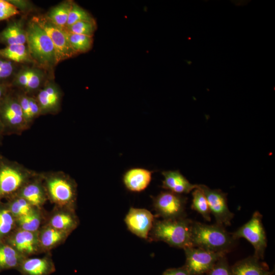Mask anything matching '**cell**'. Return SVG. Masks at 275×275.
<instances>
[{"mask_svg": "<svg viewBox=\"0 0 275 275\" xmlns=\"http://www.w3.org/2000/svg\"><path fill=\"white\" fill-rule=\"evenodd\" d=\"M237 240L223 225L217 223L207 225L198 222H192L191 246L227 254L235 246Z\"/></svg>", "mask_w": 275, "mask_h": 275, "instance_id": "cell-1", "label": "cell"}, {"mask_svg": "<svg viewBox=\"0 0 275 275\" xmlns=\"http://www.w3.org/2000/svg\"><path fill=\"white\" fill-rule=\"evenodd\" d=\"M192 222L186 217L154 221L148 239L150 241H162L171 246L183 249L191 246Z\"/></svg>", "mask_w": 275, "mask_h": 275, "instance_id": "cell-2", "label": "cell"}, {"mask_svg": "<svg viewBox=\"0 0 275 275\" xmlns=\"http://www.w3.org/2000/svg\"><path fill=\"white\" fill-rule=\"evenodd\" d=\"M36 173L2 155L0 158V201L16 195Z\"/></svg>", "mask_w": 275, "mask_h": 275, "instance_id": "cell-3", "label": "cell"}, {"mask_svg": "<svg viewBox=\"0 0 275 275\" xmlns=\"http://www.w3.org/2000/svg\"><path fill=\"white\" fill-rule=\"evenodd\" d=\"M26 31L28 48L31 58L44 66L56 64L54 45L46 32L31 20Z\"/></svg>", "mask_w": 275, "mask_h": 275, "instance_id": "cell-4", "label": "cell"}, {"mask_svg": "<svg viewBox=\"0 0 275 275\" xmlns=\"http://www.w3.org/2000/svg\"><path fill=\"white\" fill-rule=\"evenodd\" d=\"M44 179L46 194L54 203L72 206L76 196V185L69 176L61 172L40 174Z\"/></svg>", "mask_w": 275, "mask_h": 275, "instance_id": "cell-5", "label": "cell"}, {"mask_svg": "<svg viewBox=\"0 0 275 275\" xmlns=\"http://www.w3.org/2000/svg\"><path fill=\"white\" fill-rule=\"evenodd\" d=\"M0 121L4 135L19 134L30 127L17 96L9 91L0 101Z\"/></svg>", "mask_w": 275, "mask_h": 275, "instance_id": "cell-6", "label": "cell"}, {"mask_svg": "<svg viewBox=\"0 0 275 275\" xmlns=\"http://www.w3.org/2000/svg\"><path fill=\"white\" fill-rule=\"evenodd\" d=\"M262 219L261 213L256 211L248 222L231 233L234 239L238 240L244 238L250 242L255 250L254 255L261 260L264 259L267 246L266 235Z\"/></svg>", "mask_w": 275, "mask_h": 275, "instance_id": "cell-7", "label": "cell"}, {"mask_svg": "<svg viewBox=\"0 0 275 275\" xmlns=\"http://www.w3.org/2000/svg\"><path fill=\"white\" fill-rule=\"evenodd\" d=\"M183 250L186 257L183 266L189 275L206 274L220 258L226 255L223 253L211 252L195 246Z\"/></svg>", "mask_w": 275, "mask_h": 275, "instance_id": "cell-8", "label": "cell"}, {"mask_svg": "<svg viewBox=\"0 0 275 275\" xmlns=\"http://www.w3.org/2000/svg\"><path fill=\"white\" fill-rule=\"evenodd\" d=\"M187 198L170 191H161L153 198V205L157 215L163 219L186 217Z\"/></svg>", "mask_w": 275, "mask_h": 275, "instance_id": "cell-9", "label": "cell"}, {"mask_svg": "<svg viewBox=\"0 0 275 275\" xmlns=\"http://www.w3.org/2000/svg\"><path fill=\"white\" fill-rule=\"evenodd\" d=\"M32 20L41 28L51 39L55 49L57 63L75 54L68 42L65 29L58 27L45 16H34Z\"/></svg>", "mask_w": 275, "mask_h": 275, "instance_id": "cell-10", "label": "cell"}, {"mask_svg": "<svg viewBox=\"0 0 275 275\" xmlns=\"http://www.w3.org/2000/svg\"><path fill=\"white\" fill-rule=\"evenodd\" d=\"M207 199L210 213L214 216L216 223L230 226L234 214L227 205V194L219 189H212L205 185L198 184Z\"/></svg>", "mask_w": 275, "mask_h": 275, "instance_id": "cell-11", "label": "cell"}, {"mask_svg": "<svg viewBox=\"0 0 275 275\" xmlns=\"http://www.w3.org/2000/svg\"><path fill=\"white\" fill-rule=\"evenodd\" d=\"M124 221L131 233L141 238L148 239L155 220L154 215L149 210L131 207Z\"/></svg>", "mask_w": 275, "mask_h": 275, "instance_id": "cell-12", "label": "cell"}, {"mask_svg": "<svg viewBox=\"0 0 275 275\" xmlns=\"http://www.w3.org/2000/svg\"><path fill=\"white\" fill-rule=\"evenodd\" d=\"M8 243L24 257L35 254L40 245L37 232L20 229L9 237Z\"/></svg>", "mask_w": 275, "mask_h": 275, "instance_id": "cell-13", "label": "cell"}, {"mask_svg": "<svg viewBox=\"0 0 275 275\" xmlns=\"http://www.w3.org/2000/svg\"><path fill=\"white\" fill-rule=\"evenodd\" d=\"M41 115L54 114L60 107L61 93L53 83H49L41 89L36 98Z\"/></svg>", "mask_w": 275, "mask_h": 275, "instance_id": "cell-14", "label": "cell"}, {"mask_svg": "<svg viewBox=\"0 0 275 275\" xmlns=\"http://www.w3.org/2000/svg\"><path fill=\"white\" fill-rule=\"evenodd\" d=\"M40 179V174H36L16 195L25 199L34 207H40L44 203L47 195Z\"/></svg>", "mask_w": 275, "mask_h": 275, "instance_id": "cell-15", "label": "cell"}, {"mask_svg": "<svg viewBox=\"0 0 275 275\" xmlns=\"http://www.w3.org/2000/svg\"><path fill=\"white\" fill-rule=\"evenodd\" d=\"M254 255L236 262L231 266L232 275H273L267 264Z\"/></svg>", "mask_w": 275, "mask_h": 275, "instance_id": "cell-16", "label": "cell"}, {"mask_svg": "<svg viewBox=\"0 0 275 275\" xmlns=\"http://www.w3.org/2000/svg\"><path fill=\"white\" fill-rule=\"evenodd\" d=\"M164 177L162 187L167 190L181 195L188 194L198 187L191 183L178 170L162 172Z\"/></svg>", "mask_w": 275, "mask_h": 275, "instance_id": "cell-17", "label": "cell"}, {"mask_svg": "<svg viewBox=\"0 0 275 275\" xmlns=\"http://www.w3.org/2000/svg\"><path fill=\"white\" fill-rule=\"evenodd\" d=\"M152 172L143 168H132L123 175V183L129 190L140 192L145 190L150 184Z\"/></svg>", "mask_w": 275, "mask_h": 275, "instance_id": "cell-18", "label": "cell"}, {"mask_svg": "<svg viewBox=\"0 0 275 275\" xmlns=\"http://www.w3.org/2000/svg\"><path fill=\"white\" fill-rule=\"evenodd\" d=\"M17 269L23 275H49L55 270L52 261L46 257L25 258Z\"/></svg>", "mask_w": 275, "mask_h": 275, "instance_id": "cell-19", "label": "cell"}, {"mask_svg": "<svg viewBox=\"0 0 275 275\" xmlns=\"http://www.w3.org/2000/svg\"><path fill=\"white\" fill-rule=\"evenodd\" d=\"M26 42V31L20 21H11L0 32V43L6 46L13 44H25Z\"/></svg>", "mask_w": 275, "mask_h": 275, "instance_id": "cell-20", "label": "cell"}, {"mask_svg": "<svg viewBox=\"0 0 275 275\" xmlns=\"http://www.w3.org/2000/svg\"><path fill=\"white\" fill-rule=\"evenodd\" d=\"M25 258L8 243L0 242V271L16 268Z\"/></svg>", "mask_w": 275, "mask_h": 275, "instance_id": "cell-21", "label": "cell"}, {"mask_svg": "<svg viewBox=\"0 0 275 275\" xmlns=\"http://www.w3.org/2000/svg\"><path fill=\"white\" fill-rule=\"evenodd\" d=\"M0 58L16 63H25L31 59L25 44H13L0 49Z\"/></svg>", "mask_w": 275, "mask_h": 275, "instance_id": "cell-22", "label": "cell"}, {"mask_svg": "<svg viewBox=\"0 0 275 275\" xmlns=\"http://www.w3.org/2000/svg\"><path fill=\"white\" fill-rule=\"evenodd\" d=\"M68 233L48 225L38 235L39 244L44 249H51L65 239Z\"/></svg>", "mask_w": 275, "mask_h": 275, "instance_id": "cell-23", "label": "cell"}, {"mask_svg": "<svg viewBox=\"0 0 275 275\" xmlns=\"http://www.w3.org/2000/svg\"><path fill=\"white\" fill-rule=\"evenodd\" d=\"M73 2H65L52 8L46 17L58 27L65 29Z\"/></svg>", "mask_w": 275, "mask_h": 275, "instance_id": "cell-24", "label": "cell"}, {"mask_svg": "<svg viewBox=\"0 0 275 275\" xmlns=\"http://www.w3.org/2000/svg\"><path fill=\"white\" fill-rule=\"evenodd\" d=\"M78 224L77 219L72 213L59 212L55 214L50 219L49 226L67 233L75 229Z\"/></svg>", "mask_w": 275, "mask_h": 275, "instance_id": "cell-25", "label": "cell"}, {"mask_svg": "<svg viewBox=\"0 0 275 275\" xmlns=\"http://www.w3.org/2000/svg\"><path fill=\"white\" fill-rule=\"evenodd\" d=\"M65 31L68 42L75 54L87 52L91 49L93 37L74 34L66 30Z\"/></svg>", "mask_w": 275, "mask_h": 275, "instance_id": "cell-26", "label": "cell"}, {"mask_svg": "<svg viewBox=\"0 0 275 275\" xmlns=\"http://www.w3.org/2000/svg\"><path fill=\"white\" fill-rule=\"evenodd\" d=\"M192 204L191 208L200 213L207 221H211L210 211L205 195L198 187L193 190Z\"/></svg>", "mask_w": 275, "mask_h": 275, "instance_id": "cell-27", "label": "cell"}, {"mask_svg": "<svg viewBox=\"0 0 275 275\" xmlns=\"http://www.w3.org/2000/svg\"><path fill=\"white\" fill-rule=\"evenodd\" d=\"M10 199L6 207L16 219L28 214L34 210V207L29 202L17 195L10 198Z\"/></svg>", "mask_w": 275, "mask_h": 275, "instance_id": "cell-28", "label": "cell"}, {"mask_svg": "<svg viewBox=\"0 0 275 275\" xmlns=\"http://www.w3.org/2000/svg\"><path fill=\"white\" fill-rule=\"evenodd\" d=\"M16 218L6 206H0V242L13 229Z\"/></svg>", "mask_w": 275, "mask_h": 275, "instance_id": "cell-29", "label": "cell"}, {"mask_svg": "<svg viewBox=\"0 0 275 275\" xmlns=\"http://www.w3.org/2000/svg\"><path fill=\"white\" fill-rule=\"evenodd\" d=\"M16 221L20 229L36 232L40 226L41 218L34 209L28 214L17 218Z\"/></svg>", "mask_w": 275, "mask_h": 275, "instance_id": "cell-30", "label": "cell"}, {"mask_svg": "<svg viewBox=\"0 0 275 275\" xmlns=\"http://www.w3.org/2000/svg\"><path fill=\"white\" fill-rule=\"evenodd\" d=\"M95 21L91 15L86 10L73 3L70 10L66 28L80 21Z\"/></svg>", "mask_w": 275, "mask_h": 275, "instance_id": "cell-31", "label": "cell"}, {"mask_svg": "<svg viewBox=\"0 0 275 275\" xmlns=\"http://www.w3.org/2000/svg\"><path fill=\"white\" fill-rule=\"evenodd\" d=\"M65 30L74 34L93 37L96 30V24L95 21H80L73 24Z\"/></svg>", "mask_w": 275, "mask_h": 275, "instance_id": "cell-32", "label": "cell"}, {"mask_svg": "<svg viewBox=\"0 0 275 275\" xmlns=\"http://www.w3.org/2000/svg\"><path fill=\"white\" fill-rule=\"evenodd\" d=\"M205 275H232L226 256L220 258Z\"/></svg>", "mask_w": 275, "mask_h": 275, "instance_id": "cell-33", "label": "cell"}, {"mask_svg": "<svg viewBox=\"0 0 275 275\" xmlns=\"http://www.w3.org/2000/svg\"><path fill=\"white\" fill-rule=\"evenodd\" d=\"M19 13L17 8L9 1L0 0V21L8 19Z\"/></svg>", "mask_w": 275, "mask_h": 275, "instance_id": "cell-34", "label": "cell"}, {"mask_svg": "<svg viewBox=\"0 0 275 275\" xmlns=\"http://www.w3.org/2000/svg\"><path fill=\"white\" fill-rule=\"evenodd\" d=\"M14 62L0 58V83L6 84L5 81L14 73Z\"/></svg>", "mask_w": 275, "mask_h": 275, "instance_id": "cell-35", "label": "cell"}, {"mask_svg": "<svg viewBox=\"0 0 275 275\" xmlns=\"http://www.w3.org/2000/svg\"><path fill=\"white\" fill-rule=\"evenodd\" d=\"M42 81V75L39 71L31 69L29 81L25 88L27 91H33L39 88Z\"/></svg>", "mask_w": 275, "mask_h": 275, "instance_id": "cell-36", "label": "cell"}, {"mask_svg": "<svg viewBox=\"0 0 275 275\" xmlns=\"http://www.w3.org/2000/svg\"><path fill=\"white\" fill-rule=\"evenodd\" d=\"M17 97L21 107L24 118L30 127L32 121L30 115L29 96L25 94H21L17 96Z\"/></svg>", "mask_w": 275, "mask_h": 275, "instance_id": "cell-37", "label": "cell"}, {"mask_svg": "<svg viewBox=\"0 0 275 275\" xmlns=\"http://www.w3.org/2000/svg\"><path fill=\"white\" fill-rule=\"evenodd\" d=\"M31 69H25L19 72L16 75L13 84L25 89L30 74Z\"/></svg>", "mask_w": 275, "mask_h": 275, "instance_id": "cell-38", "label": "cell"}, {"mask_svg": "<svg viewBox=\"0 0 275 275\" xmlns=\"http://www.w3.org/2000/svg\"><path fill=\"white\" fill-rule=\"evenodd\" d=\"M29 103L32 121L41 115L39 104L36 98L29 96Z\"/></svg>", "mask_w": 275, "mask_h": 275, "instance_id": "cell-39", "label": "cell"}, {"mask_svg": "<svg viewBox=\"0 0 275 275\" xmlns=\"http://www.w3.org/2000/svg\"><path fill=\"white\" fill-rule=\"evenodd\" d=\"M162 275H189L185 267L182 266L178 268H171L166 269Z\"/></svg>", "mask_w": 275, "mask_h": 275, "instance_id": "cell-40", "label": "cell"}, {"mask_svg": "<svg viewBox=\"0 0 275 275\" xmlns=\"http://www.w3.org/2000/svg\"><path fill=\"white\" fill-rule=\"evenodd\" d=\"M8 91V86L7 84L0 83V101Z\"/></svg>", "mask_w": 275, "mask_h": 275, "instance_id": "cell-41", "label": "cell"}, {"mask_svg": "<svg viewBox=\"0 0 275 275\" xmlns=\"http://www.w3.org/2000/svg\"><path fill=\"white\" fill-rule=\"evenodd\" d=\"M4 135V129L2 123L0 121V144L1 143L3 136Z\"/></svg>", "mask_w": 275, "mask_h": 275, "instance_id": "cell-42", "label": "cell"}, {"mask_svg": "<svg viewBox=\"0 0 275 275\" xmlns=\"http://www.w3.org/2000/svg\"><path fill=\"white\" fill-rule=\"evenodd\" d=\"M1 156H2V155L0 154V158H1Z\"/></svg>", "mask_w": 275, "mask_h": 275, "instance_id": "cell-43", "label": "cell"}]
</instances>
